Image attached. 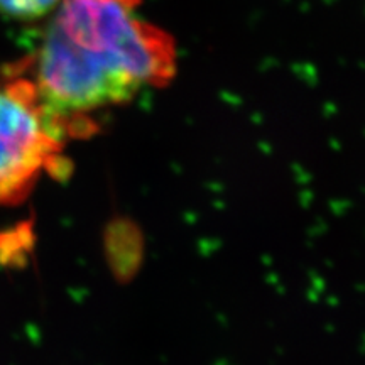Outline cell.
<instances>
[{
	"instance_id": "cell-3",
	"label": "cell",
	"mask_w": 365,
	"mask_h": 365,
	"mask_svg": "<svg viewBox=\"0 0 365 365\" xmlns=\"http://www.w3.org/2000/svg\"><path fill=\"white\" fill-rule=\"evenodd\" d=\"M63 0H0V16L12 21L48 19Z\"/></svg>"
},
{
	"instance_id": "cell-1",
	"label": "cell",
	"mask_w": 365,
	"mask_h": 365,
	"mask_svg": "<svg viewBox=\"0 0 365 365\" xmlns=\"http://www.w3.org/2000/svg\"><path fill=\"white\" fill-rule=\"evenodd\" d=\"M24 61L44 103L76 137L93 130L95 113L173 81L178 51L143 16L140 0H63Z\"/></svg>"
},
{
	"instance_id": "cell-2",
	"label": "cell",
	"mask_w": 365,
	"mask_h": 365,
	"mask_svg": "<svg viewBox=\"0 0 365 365\" xmlns=\"http://www.w3.org/2000/svg\"><path fill=\"white\" fill-rule=\"evenodd\" d=\"M70 127L41 97L26 61L0 68V208L27 198L65 164Z\"/></svg>"
}]
</instances>
